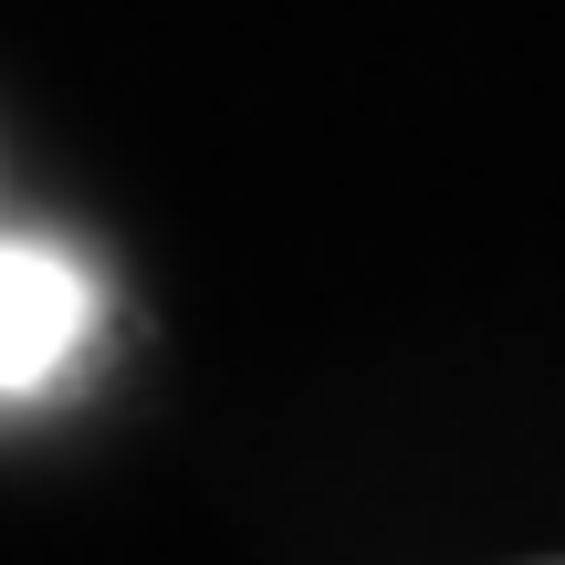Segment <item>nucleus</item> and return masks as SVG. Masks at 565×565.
Returning <instances> with one entry per match:
<instances>
[{
  "label": "nucleus",
  "instance_id": "obj_1",
  "mask_svg": "<svg viewBox=\"0 0 565 565\" xmlns=\"http://www.w3.org/2000/svg\"><path fill=\"white\" fill-rule=\"evenodd\" d=\"M95 345V273L53 242H0V398L63 387Z\"/></svg>",
  "mask_w": 565,
  "mask_h": 565
}]
</instances>
